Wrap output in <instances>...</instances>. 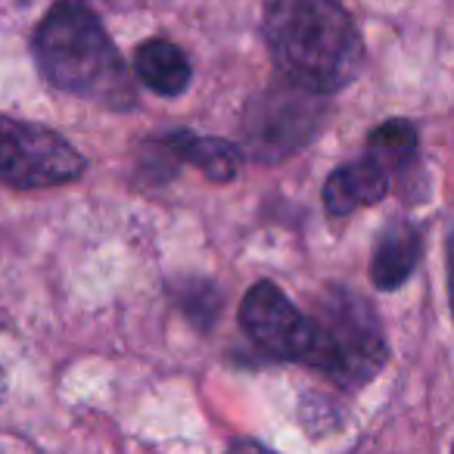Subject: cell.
Segmentation results:
<instances>
[{
	"label": "cell",
	"instance_id": "14",
	"mask_svg": "<svg viewBox=\"0 0 454 454\" xmlns=\"http://www.w3.org/2000/svg\"><path fill=\"white\" fill-rule=\"evenodd\" d=\"M4 395H7V377H4V371H0V402H4Z\"/></svg>",
	"mask_w": 454,
	"mask_h": 454
},
{
	"label": "cell",
	"instance_id": "9",
	"mask_svg": "<svg viewBox=\"0 0 454 454\" xmlns=\"http://www.w3.org/2000/svg\"><path fill=\"white\" fill-rule=\"evenodd\" d=\"M165 150L181 162L200 168L215 184H227L240 175V150L221 137H196L190 131H175L165 140Z\"/></svg>",
	"mask_w": 454,
	"mask_h": 454
},
{
	"label": "cell",
	"instance_id": "5",
	"mask_svg": "<svg viewBox=\"0 0 454 454\" xmlns=\"http://www.w3.org/2000/svg\"><path fill=\"white\" fill-rule=\"evenodd\" d=\"M317 97L321 94L296 88L293 82H286V88L268 90L265 97H259L247 115L249 150L268 162L299 150L315 134L317 119H321Z\"/></svg>",
	"mask_w": 454,
	"mask_h": 454
},
{
	"label": "cell",
	"instance_id": "4",
	"mask_svg": "<svg viewBox=\"0 0 454 454\" xmlns=\"http://www.w3.org/2000/svg\"><path fill=\"white\" fill-rule=\"evenodd\" d=\"M84 159L51 128L0 115V181L13 187H53L75 181Z\"/></svg>",
	"mask_w": 454,
	"mask_h": 454
},
{
	"label": "cell",
	"instance_id": "10",
	"mask_svg": "<svg viewBox=\"0 0 454 454\" xmlns=\"http://www.w3.org/2000/svg\"><path fill=\"white\" fill-rule=\"evenodd\" d=\"M134 72L150 90L177 97L190 84V59L171 41H146L134 53Z\"/></svg>",
	"mask_w": 454,
	"mask_h": 454
},
{
	"label": "cell",
	"instance_id": "3",
	"mask_svg": "<svg viewBox=\"0 0 454 454\" xmlns=\"http://www.w3.org/2000/svg\"><path fill=\"white\" fill-rule=\"evenodd\" d=\"M240 324L249 340L268 355L284 361H302L309 367L336 377L340 355L330 333L317 321L305 317L274 284L262 280L243 296Z\"/></svg>",
	"mask_w": 454,
	"mask_h": 454
},
{
	"label": "cell",
	"instance_id": "15",
	"mask_svg": "<svg viewBox=\"0 0 454 454\" xmlns=\"http://www.w3.org/2000/svg\"><path fill=\"white\" fill-rule=\"evenodd\" d=\"M451 454H454V451H451Z\"/></svg>",
	"mask_w": 454,
	"mask_h": 454
},
{
	"label": "cell",
	"instance_id": "2",
	"mask_svg": "<svg viewBox=\"0 0 454 454\" xmlns=\"http://www.w3.org/2000/svg\"><path fill=\"white\" fill-rule=\"evenodd\" d=\"M35 59L53 88L84 100L103 103L109 109H125L134 103L128 72L119 51L100 20L75 0H63L35 35Z\"/></svg>",
	"mask_w": 454,
	"mask_h": 454
},
{
	"label": "cell",
	"instance_id": "6",
	"mask_svg": "<svg viewBox=\"0 0 454 454\" xmlns=\"http://www.w3.org/2000/svg\"><path fill=\"white\" fill-rule=\"evenodd\" d=\"M333 299L336 305H330L317 324L330 333L336 355H340L336 380H342L346 386H361L383 367L386 346L377 330L364 324V305L348 302L340 293Z\"/></svg>",
	"mask_w": 454,
	"mask_h": 454
},
{
	"label": "cell",
	"instance_id": "1",
	"mask_svg": "<svg viewBox=\"0 0 454 454\" xmlns=\"http://www.w3.org/2000/svg\"><path fill=\"white\" fill-rule=\"evenodd\" d=\"M265 41L286 82L311 94L342 90L361 66V38L340 0H268Z\"/></svg>",
	"mask_w": 454,
	"mask_h": 454
},
{
	"label": "cell",
	"instance_id": "11",
	"mask_svg": "<svg viewBox=\"0 0 454 454\" xmlns=\"http://www.w3.org/2000/svg\"><path fill=\"white\" fill-rule=\"evenodd\" d=\"M367 159L377 162L386 175H398L408 171V165H414L417 159V131L411 121L392 119L386 125L373 128V134L367 137Z\"/></svg>",
	"mask_w": 454,
	"mask_h": 454
},
{
	"label": "cell",
	"instance_id": "8",
	"mask_svg": "<svg viewBox=\"0 0 454 454\" xmlns=\"http://www.w3.org/2000/svg\"><path fill=\"white\" fill-rule=\"evenodd\" d=\"M386 193H389V175L364 156L361 162L342 165V168H336L327 177V184H324V206H327L330 215H348L352 208L380 202Z\"/></svg>",
	"mask_w": 454,
	"mask_h": 454
},
{
	"label": "cell",
	"instance_id": "13",
	"mask_svg": "<svg viewBox=\"0 0 454 454\" xmlns=\"http://www.w3.org/2000/svg\"><path fill=\"white\" fill-rule=\"evenodd\" d=\"M231 454H268V451H262V448H255V445H237Z\"/></svg>",
	"mask_w": 454,
	"mask_h": 454
},
{
	"label": "cell",
	"instance_id": "12",
	"mask_svg": "<svg viewBox=\"0 0 454 454\" xmlns=\"http://www.w3.org/2000/svg\"><path fill=\"white\" fill-rule=\"evenodd\" d=\"M448 296H451V311H454V227L448 234Z\"/></svg>",
	"mask_w": 454,
	"mask_h": 454
},
{
	"label": "cell",
	"instance_id": "7",
	"mask_svg": "<svg viewBox=\"0 0 454 454\" xmlns=\"http://www.w3.org/2000/svg\"><path fill=\"white\" fill-rule=\"evenodd\" d=\"M423 243L417 227L408 221H392L380 234L377 247H373L371 259V280L380 290H398L404 280L414 274L417 262H420Z\"/></svg>",
	"mask_w": 454,
	"mask_h": 454
}]
</instances>
